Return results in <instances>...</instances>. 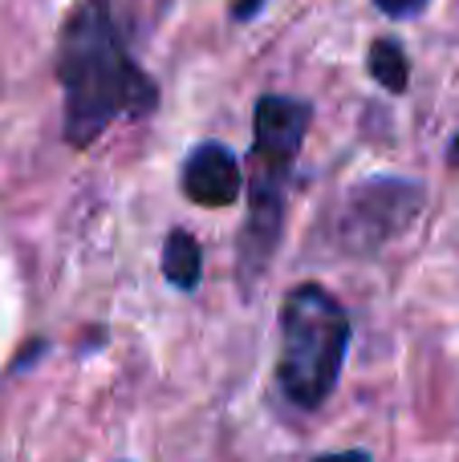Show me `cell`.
Returning a JSON list of instances; mask_svg holds the SVG:
<instances>
[{
	"label": "cell",
	"instance_id": "10",
	"mask_svg": "<svg viewBox=\"0 0 459 462\" xmlns=\"http://www.w3.org/2000/svg\"><path fill=\"white\" fill-rule=\"evenodd\" d=\"M260 5H265V0H236V5H232V16H236V21H248V16L257 13Z\"/></svg>",
	"mask_w": 459,
	"mask_h": 462
},
{
	"label": "cell",
	"instance_id": "5",
	"mask_svg": "<svg viewBox=\"0 0 459 462\" xmlns=\"http://www.w3.org/2000/svg\"><path fill=\"white\" fill-rule=\"evenodd\" d=\"M244 167L224 143H200L183 162V195L200 208H228L244 195Z\"/></svg>",
	"mask_w": 459,
	"mask_h": 462
},
{
	"label": "cell",
	"instance_id": "6",
	"mask_svg": "<svg viewBox=\"0 0 459 462\" xmlns=\"http://www.w3.org/2000/svg\"><path fill=\"white\" fill-rule=\"evenodd\" d=\"M200 272H203V252L195 244V236L187 231H171L167 244H163V276L179 288V292H192L200 284Z\"/></svg>",
	"mask_w": 459,
	"mask_h": 462
},
{
	"label": "cell",
	"instance_id": "7",
	"mask_svg": "<svg viewBox=\"0 0 459 462\" xmlns=\"http://www.w3.org/2000/svg\"><path fill=\"white\" fill-rule=\"evenodd\" d=\"M366 69H370V78L379 81L382 89H390V94H403L407 81H411V61H407L403 45H398L395 37L374 41L370 57H366Z\"/></svg>",
	"mask_w": 459,
	"mask_h": 462
},
{
	"label": "cell",
	"instance_id": "8",
	"mask_svg": "<svg viewBox=\"0 0 459 462\" xmlns=\"http://www.w3.org/2000/svg\"><path fill=\"white\" fill-rule=\"evenodd\" d=\"M374 5H379L387 16H398V21H403V16H419L423 8H427V0H374Z\"/></svg>",
	"mask_w": 459,
	"mask_h": 462
},
{
	"label": "cell",
	"instance_id": "2",
	"mask_svg": "<svg viewBox=\"0 0 459 462\" xmlns=\"http://www.w3.org/2000/svg\"><path fill=\"white\" fill-rule=\"evenodd\" d=\"M314 122V106L301 97L265 94L252 110V175H248V219L240 231V284L248 292L273 263L285 227L289 175L301 154L305 130Z\"/></svg>",
	"mask_w": 459,
	"mask_h": 462
},
{
	"label": "cell",
	"instance_id": "4",
	"mask_svg": "<svg viewBox=\"0 0 459 462\" xmlns=\"http://www.w3.org/2000/svg\"><path fill=\"white\" fill-rule=\"evenodd\" d=\"M423 208V191L411 179H370L350 195L346 211H342V239L350 247H370L395 239L398 231L411 224Z\"/></svg>",
	"mask_w": 459,
	"mask_h": 462
},
{
	"label": "cell",
	"instance_id": "3",
	"mask_svg": "<svg viewBox=\"0 0 459 462\" xmlns=\"http://www.w3.org/2000/svg\"><path fill=\"white\" fill-rule=\"evenodd\" d=\"M350 317L322 284H297L281 304L276 382L301 410H317L333 393L350 349Z\"/></svg>",
	"mask_w": 459,
	"mask_h": 462
},
{
	"label": "cell",
	"instance_id": "1",
	"mask_svg": "<svg viewBox=\"0 0 459 462\" xmlns=\"http://www.w3.org/2000/svg\"><path fill=\"white\" fill-rule=\"evenodd\" d=\"M57 81L65 89V143L89 146L114 118H146L159 86L122 45L110 0H78L57 32Z\"/></svg>",
	"mask_w": 459,
	"mask_h": 462
},
{
	"label": "cell",
	"instance_id": "9",
	"mask_svg": "<svg viewBox=\"0 0 459 462\" xmlns=\"http://www.w3.org/2000/svg\"><path fill=\"white\" fill-rule=\"evenodd\" d=\"M314 462H370V455L366 450H342V455H322Z\"/></svg>",
	"mask_w": 459,
	"mask_h": 462
}]
</instances>
